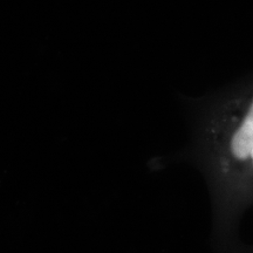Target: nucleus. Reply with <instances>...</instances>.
Returning <instances> with one entry per match:
<instances>
[{
  "mask_svg": "<svg viewBox=\"0 0 253 253\" xmlns=\"http://www.w3.org/2000/svg\"><path fill=\"white\" fill-rule=\"evenodd\" d=\"M192 158L210 194L214 248L242 253L238 227L253 208V91L204 113Z\"/></svg>",
  "mask_w": 253,
  "mask_h": 253,
  "instance_id": "obj_1",
  "label": "nucleus"
},
{
  "mask_svg": "<svg viewBox=\"0 0 253 253\" xmlns=\"http://www.w3.org/2000/svg\"><path fill=\"white\" fill-rule=\"evenodd\" d=\"M244 253H253V248H251L249 250V251H245Z\"/></svg>",
  "mask_w": 253,
  "mask_h": 253,
  "instance_id": "obj_2",
  "label": "nucleus"
}]
</instances>
